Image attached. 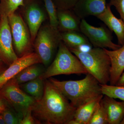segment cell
<instances>
[{"instance_id":"1","label":"cell","mask_w":124,"mask_h":124,"mask_svg":"<svg viewBox=\"0 0 124 124\" xmlns=\"http://www.w3.org/2000/svg\"><path fill=\"white\" fill-rule=\"evenodd\" d=\"M76 108L48 79L44 80V93L32 107L37 124H67L73 119Z\"/></svg>"},{"instance_id":"24","label":"cell","mask_w":124,"mask_h":124,"mask_svg":"<svg viewBox=\"0 0 124 124\" xmlns=\"http://www.w3.org/2000/svg\"><path fill=\"white\" fill-rule=\"evenodd\" d=\"M24 0H3L2 12L7 16L15 13L19 7L24 5Z\"/></svg>"},{"instance_id":"8","label":"cell","mask_w":124,"mask_h":124,"mask_svg":"<svg viewBox=\"0 0 124 124\" xmlns=\"http://www.w3.org/2000/svg\"><path fill=\"white\" fill-rule=\"evenodd\" d=\"M80 31L88 38L94 47L116 50L121 47L112 41V31L106 26L95 27L90 25L85 19H81Z\"/></svg>"},{"instance_id":"3","label":"cell","mask_w":124,"mask_h":124,"mask_svg":"<svg viewBox=\"0 0 124 124\" xmlns=\"http://www.w3.org/2000/svg\"><path fill=\"white\" fill-rule=\"evenodd\" d=\"M69 49L100 84L106 85L110 82L111 61L104 49L94 47L86 51L79 49Z\"/></svg>"},{"instance_id":"19","label":"cell","mask_w":124,"mask_h":124,"mask_svg":"<svg viewBox=\"0 0 124 124\" xmlns=\"http://www.w3.org/2000/svg\"><path fill=\"white\" fill-rule=\"evenodd\" d=\"M40 63H36L27 67L23 69L14 78L19 85L28 82L39 77L45 69Z\"/></svg>"},{"instance_id":"15","label":"cell","mask_w":124,"mask_h":124,"mask_svg":"<svg viewBox=\"0 0 124 124\" xmlns=\"http://www.w3.org/2000/svg\"><path fill=\"white\" fill-rule=\"evenodd\" d=\"M27 23L32 42H34L42 23L45 20L44 12L35 4L29 6L26 13Z\"/></svg>"},{"instance_id":"4","label":"cell","mask_w":124,"mask_h":124,"mask_svg":"<svg viewBox=\"0 0 124 124\" xmlns=\"http://www.w3.org/2000/svg\"><path fill=\"white\" fill-rule=\"evenodd\" d=\"M88 73L79 59L62 40L53 61L39 77L44 80L59 75Z\"/></svg>"},{"instance_id":"28","label":"cell","mask_w":124,"mask_h":124,"mask_svg":"<svg viewBox=\"0 0 124 124\" xmlns=\"http://www.w3.org/2000/svg\"><path fill=\"white\" fill-rule=\"evenodd\" d=\"M37 124L36 122L32 115L31 109L23 116L20 124Z\"/></svg>"},{"instance_id":"31","label":"cell","mask_w":124,"mask_h":124,"mask_svg":"<svg viewBox=\"0 0 124 124\" xmlns=\"http://www.w3.org/2000/svg\"><path fill=\"white\" fill-rule=\"evenodd\" d=\"M6 124L2 114H0V124Z\"/></svg>"},{"instance_id":"18","label":"cell","mask_w":124,"mask_h":124,"mask_svg":"<svg viewBox=\"0 0 124 124\" xmlns=\"http://www.w3.org/2000/svg\"><path fill=\"white\" fill-rule=\"evenodd\" d=\"M62 40L69 49H80L83 46L91 48L88 38L80 31H70L60 32Z\"/></svg>"},{"instance_id":"2","label":"cell","mask_w":124,"mask_h":124,"mask_svg":"<svg viewBox=\"0 0 124 124\" xmlns=\"http://www.w3.org/2000/svg\"><path fill=\"white\" fill-rule=\"evenodd\" d=\"M76 108L103 94L98 81L89 73L82 79L59 80L51 77L48 79Z\"/></svg>"},{"instance_id":"21","label":"cell","mask_w":124,"mask_h":124,"mask_svg":"<svg viewBox=\"0 0 124 124\" xmlns=\"http://www.w3.org/2000/svg\"><path fill=\"white\" fill-rule=\"evenodd\" d=\"M100 85L102 93L103 95H107L114 99H119L124 101V85Z\"/></svg>"},{"instance_id":"22","label":"cell","mask_w":124,"mask_h":124,"mask_svg":"<svg viewBox=\"0 0 124 124\" xmlns=\"http://www.w3.org/2000/svg\"><path fill=\"white\" fill-rule=\"evenodd\" d=\"M44 1L49 19L50 26L53 29L58 31L59 22L57 7L53 0H44Z\"/></svg>"},{"instance_id":"9","label":"cell","mask_w":124,"mask_h":124,"mask_svg":"<svg viewBox=\"0 0 124 124\" xmlns=\"http://www.w3.org/2000/svg\"><path fill=\"white\" fill-rule=\"evenodd\" d=\"M13 41L8 16L2 13L0 20V58L9 66L18 58L14 50Z\"/></svg>"},{"instance_id":"10","label":"cell","mask_w":124,"mask_h":124,"mask_svg":"<svg viewBox=\"0 0 124 124\" xmlns=\"http://www.w3.org/2000/svg\"><path fill=\"white\" fill-rule=\"evenodd\" d=\"M38 63H42V61L36 53L31 52L18 58L7 69L0 74V89L23 69Z\"/></svg>"},{"instance_id":"6","label":"cell","mask_w":124,"mask_h":124,"mask_svg":"<svg viewBox=\"0 0 124 124\" xmlns=\"http://www.w3.org/2000/svg\"><path fill=\"white\" fill-rule=\"evenodd\" d=\"M0 97L7 101L14 110L23 116L31 109L36 102L34 98L20 88L14 78L0 89Z\"/></svg>"},{"instance_id":"23","label":"cell","mask_w":124,"mask_h":124,"mask_svg":"<svg viewBox=\"0 0 124 124\" xmlns=\"http://www.w3.org/2000/svg\"><path fill=\"white\" fill-rule=\"evenodd\" d=\"M101 100L94 112L88 124H108L106 112Z\"/></svg>"},{"instance_id":"32","label":"cell","mask_w":124,"mask_h":124,"mask_svg":"<svg viewBox=\"0 0 124 124\" xmlns=\"http://www.w3.org/2000/svg\"><path fill=\"white\" fill-rule=\"evenodd\" d=\"M2 61L1 59L0 58V70L1 68V63H2Z\"/></svg>"},{"instance_id":"7","label":"cell","mask_w":124,"mask_h":124,"mask_svg":"<svg viewBox=\"0 0 124 124\" xmlns=\"http://www.w3.org/2000/svg\"><path fill=\"white\" fill-rule=\"evenodd\" d=\"M8 16L16 54L20 57L31 53V34L22 18L15 13Z\"/></svg>"},{"instance_id":"26","label":"cell","mask_w":124,"mask_h":124,"mask_svg":"<svg viewBox=\"0 0 124 124\" xmlns=\"http://www.w3.org/2000/svg\"><path fill=\"white\" fill-rule=\"evenodd\" d=\"M78 0H53L58 9H70L75 7Z\"/></svg>"},{"instance_id":"13","label":"cell","mask_w":124,"mask_h":124,"mask_svg":"<svg viewBox=\"0 0 124 124\" xmlns=\"http://www.w3.org/2000/svg\"><path fill=\"white\" fill-rule=\"evenodd\" d=\"M103 49L111 61L110 85H115L124 70V45L116 50Z\"/></svg>"},{"instance_id":"17","label":"cell","mask_w":124,"mask_h":124,"mask_svg":"<svg viewBox=\"0 0 124 124\" xmlns=\"http://www.w3.org/2000/svg\"><path fill=\"white\" fill-rule=\"evenodd\" d=\"M103 94L77 108L73 119L78 124H88L94 112L103 97Z\"/></svg>"},{"instance_id":"12","label":"cell","mask_w":124,"mask_h":124,"mask_svg":"<svg viewBox=\"0 0 124 124\" xmlns=\"http://www.w3.org/2000/svg\"><path fill=\"white\" fill-rule=\"evenodd\" d=\"M97 17L103 22L110 31L115 32L117 37L118 45H124V22L121 18H117L113 15L108 4H107L105 11Z\"/></svg>"},{"instance_id":"33","label":"cell","mask_w":124,"mask_h":124,"mask_svg":"<svg viewBox=\"0 0 124 124\" xmlns=\"http://www.w3.org/2000/svg\"><path fill=\"white\" fill-rule=\"evenodd\" d=\"M120 124H124V117H123V119H122V121H121Z\"/></svg>"},{"instance_id":"14","label":"cell","mask_w":124,"mask_h":124,"mask_svg":"<svg viewBox=\"0 0 124 124\" xmlns=\"http://www.w3.org/2000/svg\"><path fill=\"white\" fill-rule=\"evenodd\" d=\"M102 102L106 112L108 124H120L124 116V101L104 95Z\"/></svg>"},{"instance_id":"30","label":"cell","mask_w":124,"mask_h":124,"mask_svg":"<svg viewBox=\"0 0 124 124\" xmlns=\"http://www.w3.org/2000/svg\"><path fill=\"white\" fill-rule=\"evenodd\" d=\"M115 85L117 86L124 85V72L121 74Z\"/></svg>"},{"instance_id":"29","label":"cell","mask_w":124,"mask_h":124,"mask_svg":"<svg viewBox=\"0 0 124 124\" xmlns=\"http://www.w3.org/2000/svg\"><path fill=\"white\" fill-rule=\"evenodd\" d=\"M8 108L4 99L0 97V114H2Z\"/></svg>"},{"instance_id":"11","label":"cell","mask_w":124,"mask_h":124,"mask_svg":"<svg viewBox=\"0 0 124 124\" xmlns=\"http://www.w3.org/2000/svg\"><path fill=\"white\" fill-rule=\"evenodd\" d=\"M106 6V0H78L72 9L81 19L90 16L97 17L105 11Z\"/></svg>"},{"instance_id":"16","label":"cell","mask_w":124,"mask_h":124,"mask_svg":"<svg viewBox=\"0 0 124 124\" xmlns=\"http://www.w3.org/2000/svg\"><path fill=\"white\" fill-rule=\"evenodd\" d=\"M57 14L58 31L60 32L80 31V25L81 19L74 12H71L69 9H58Z\"/></svg>"},{"instance_id":"5","label":"cell","mask_w":124,"mask_h":124,"mask_svg":"<svg viewBox=\"0 0 124 124\" xmlns=\"http://www.w3.org/2000/svg\"><path fill=\"white\" fill-rule=\"evenodd\" d=\"M62 40L60 31L50 25L39 30L34 41V48L45 66L51 63Z\"/></svg>"},{"instance_id":"25","label":"cell","mask_w":124,"mask_h":124,"mask_svg":"<svg viewBox=\"0 0 124 124\" xmlns=\"http://www.w3.org/2000/svg\"><path fill=\"white\" fill-rule=\"evenodd\" d=\"M2 114L6 124H20L23 116L15 110H11L8 108Z\"/></svg>"},{"instance_id":"27","label":"cell","mask_w":124,"mask_h":124,"mask_svg":"<svg viewBox=\"0 0 124 124\" xmlns=\"http://www.w3.org/2000/svg\"><path fill=\"white\" fill-rule=\"evenodd\" d=\"M108 4L115 7L119 14L121 18L124 22V0H110Z\"/></svg>"},{"instance_id":"20","label":"cell","mask_w":124,"mask_h":124,"mask_svg":"<svg viewBox=\"0 0 124 124\" xmlns=\"http://www.w3.org/2000/svg\"><path fill=\"white\" fill-rule=\"evenodd\" d=\"M20 88L34 98L36 101L40 100L44 93V80L39 77L19 85Z\"/></svg>"}]
</instances>
